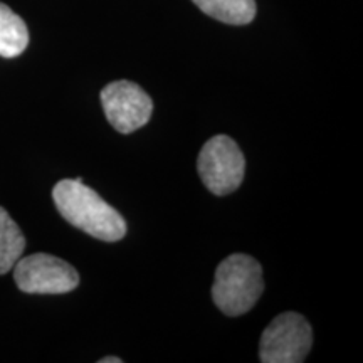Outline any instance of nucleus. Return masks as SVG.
Here are the masks:
<instances>
[{"label": "nucleus", "instance_id": "nucleus-5", "mask_svg": "<svg viewBox=\"0 0 363 363\" xmlns=\"http://www.w3.org/2000/svg\"><path fill=\"white\" fill-rule=\"evenodd\" d=\"M13 279L21 291L29 294H62L79 284L78 271L69 262L43 252L17 261Z\"/></svg>", "mask_w": 363, "mask_h": 363}, {"label": "nucleus", "instance_id": "nucleus-7", "mask_svg": "<svg viewBox=\"0 0 363 363\" xmlns=\"http://www.w3.org/2000/svg\"><path fill=\"white\" fill-rule=\"evenodd\" d=\"M29 44V30L26 22L0 2V56L2 57H17L26 51Z\"/></svg>", "mask_w": 363, "mask_h": 363}, {"label": "nucleus", "instance_id": "nucleus-10", "mask_svg": "<svg viewBox=\"0 0 363 363\" xmlns=\"http://www.w3.org/2000/svg\"><path fill=\"white\" fill-rule=\"evenodd\" d=\"M99 363H121V358L118 357H106V358H101Z\"/></svg>", "mask_w": 363, "mask_h": 363}, {"label": "nucleus", "instance_id": "nucleus-1", "mask_svg": "<svg viewBox=\"0 0 363 363\" xmlns=\"http://www.w3.org/2000/svg\"><path fill=\"white\" fill-rule=\"evenodd\" d=\"M52 199L59 214L88 235L104 242H116L126 234L123 216L106 203L83 180L66 179L57 182L52 189Z\"/></svg>", "mask_w": 363, "mask_h": 363}, {"label": "nucleus", "instance_id": "nucleus-9", "mask_svg": "<svg viewBox=\"0 0 363 363\" xmlns=\"http://www.w3.org/2000/svg\"><path fill=\"white\" fill-rule=\"evenodd\" d=\"M26 239L6 208L0 207V274H6L21 259Z\"/></svg>", "mask_w": 363, "mask_h": 363}, {"label": "nucleus", "instance_id": "nucleus-8", "mask_svg": "<svg viewBox=\"0 0 363 363\" xmlns=\"http://www.w3.org/2000/svg\"><path fill=\"white\" fill-rule=\"evenodd\" d=\"M208 17L224 22V24L244 26L256 17L254 0H192Z\"/></svg>", "mask_w": 363, "mask_h": 363}, {"label": "nucleus", "instance_id": "nucleus-6", "mask_svg": "<svg viewBox=\"0 0 363 363\" xmlns=\"http://www.w3.org/2000/svg\"><path fill=\"white\" fill-rule=\"evenodd\" d=\"M99 98L108 121L120 133H133L152 118V98L131 81H113L104 86Z\"/></svg>", "mask_w": 363, "mask_h": 363}, {"label": "nucleus", "instance_id": "nucleus-4", "mask_svg": "<svg viewBox=\"0 0 363 363\" xmlns=\"http://www.w3.org/2000/svg\"><path fill=\"white\" fill-rule=\"evenodd\" d=\"M313 331L305 316L281 313L262 331L259 358L262 363H301L311 350Z\"/></svg>", "mask_w": 363, "mask_h": 363}, {"label": "nucleus", "instance_id": "nucleus-2", "mask_svg": "<svg viewBox=\"0 0 363 363\" xmlns=\"http://www.w3.org/2000/svg\"><path fill=\"white\" fill-rule=\"evenodd\" d=\"M262 291V267L247 254H233L217 267L212 299L224 315L240 316L252 310Z\"/></svg>", "mask_w": 363, "mask_h": 363}, {"label": "nucleus", "instance_id": "nucleus-3", "mask_svg": "<svg viewBox=\"0 0 363 363\" xmlns=\"http://www.w3.org/2000/svg\"><path fill=\"white\" fill-rule=\"evenodd\" d=\"M199 175L214 195H227L240 187L246 158L230 136L217 135L206 142L197 160Z\"/></svg>", "mask_w": 363, "mask_h": 363}]
</instances>
